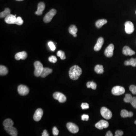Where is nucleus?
I'll list each match as a JSON object with an SVG mask.
<instances>
[{
    "instance_id": "obj_17",
    "label": "nucleus",
    "mask_w": 136,
    "mask_h": 136,
    "mask_svg": "<svg viewBox=\"0 0 136 136\" xmlns=\"http://www.w3.org/2000/svg\"><path fill=\"white\" fill-rule=\"evenodd\" d=\"M123 53L126 56H132L135 54V52L128 46H126L124 47L123 50Z\"/></svg>"
},
{
    "instance_id": "obj_41",
    "label": "nucleus",
    "mask_w": 136,
    "mask_h": 136,
    "mask_svg": "<svg viewBox=\"0 0 136 136\" xmlns=\"http://www.w3.org/2000/svg\"><path fill=\"white\" fill-rule=\"evenodd\" d=\"M106 136H113V134L110 131H109L107 132L106 135Z\"/></svg>"
},
{
    "instance_id": "obj_28",
    "label": "nucleus",
    "mask_w": 136,
    "mask_h": 136,
    "mask_svg": "<svg viewBox=\"0 0 136 136\" xmlns=\"http://www.w3.org/2000/svg\"><path fill=\"white\" fill-rule=\"evenodd\" d=\"M86 85L88 88H91L93 90H95L97 89V84L93 81L87 82L86 84Z\"/></svg>"
},
{
    "instance_id": "obj_22",
    "label": "nucleus",
    "mask_w": 136,
    "mask_h": 136,
    "mask_svg": "<svg viewBox=\"0 0 136 136\" xmlns=\"http://www.w3.org/2000/svg\"><path fill=\"white\" fill-rule=\"evenodd\" d=\"M124 63L125 66H131L134 67H136V58H132L129 60L125 61Z\"/></svg>"
},
{
    "instance_id": "obj_12",
    "label": "nucleus",
    "mask_w": 136,
    "mask_h": 136,
    "mask_svg": "<svg viewBox=\"0 0 136 136\" xmlns=\"http://www.w3.org/2000/svg\"><path fill=\"white\" fill-rule=\"evenodd\" d=\"M43 115V111L41 109H37L35 112L33 119L36 121H39L42 118V116Z\"/></svg>"
},
{
    "instance_id": "obj_33",
    "label": "nucleus",
    "mask_w": 136,
    "mask_h": 136,
    "mask_svg": "<svg viewBox=\"0 0 136 136\" xmlns=\"http://www.w3.org/2000/svg\"><path fill=\"white\" fill-rule=\"evenodd\" d=\"M129 90L132 92V93L133 94H136V86L133 85H132L129 87Z\"/></svg>"
},
{
    "instance_id": "obj_44",
    "label": "nucleus",
    "mask_w": 136,
    "mask_h": 136,
    "mask_svg": "<svg viewBox=\"0 0 136 136\" xmlns=\"http://www.w3.org/2000/svg\"><path fill=\"white\" fill-rule=\"evenodd\" d=\"M134 123H135V124H136V121H135V122H134Z\"/></svg>"
},
{
    "instance_id": "obj_39",
    "label": "nucleus",
    "mask_w": 136,
    "mask_h": 136,
    "mask_svg": "<svg viewBox=\"0 0 136 136\" xmlns=\"http://www.w3.org/2000/svg\"><path fill=\"white\" fill-rule=\"evenodd\" d=\"M123 135V132L120 130H118L115 132V136H121Z\"/></svg>"
},
{
    "instance_id": "obj_16",
    "label": "nucleus",
    "mask_w": 136,
    "mask_h": 136,
    "mask_svg": "<svg viewBox=\"0 0 136 136\" xmlns=\"http://www.w3.org/2000/svg\"><path fill=\"white\" fill-rule=\"evenodd\" d=\"M16 18L15 15L9 14L5 18V21L8 24H15Z\"/></svg>"
},
{
    "instance_id": "obj_43",
    "label": "nucleus",
    "mask_w": 136,
    "mask_h": 136,
    "mask_svg": "<svg viewBox=\"0 0 136 136\" xmlns=\"http://www.w3.org/2000/svg\"><path fill=\"white\" fill-rule=\"evenodd\" d=\"M17 1H23V0H16Z\"/></svg>"
},
{
    "instance_id": "obj_25",
    "label": "nucleus",
    "mask_w": 136,
    "mask_h": 136,
    "mask_svg": "<svg viewBox=\"0 0 136 136\" xmlns=\"http://www.w3.org/2000/svg\"><path fill=\"white\" fill-rule=\"evenodd\" d=\"M68 31L69 33L72 35H74L76 34L78 32V29L77 28L75 25H71L68 29Z\"/></svg>"
},
{
    "instance_id": "obj_45",
    "label": "nucleus",
    "mask_w": 136,
    "mask_h": 136,
    "mask_svg": "<svg viewBox=\"0 0 136 136\" xmlns=\"http://www.w3.org/2000/svg\"><path fill=\"white\" fill-rule=\"evenodd\" d=\"M135 13H136V12H135Z\"/></svg>"
},
{
    "instance_id": "obj_13",
    "label": "nucleus",
    "mask_w": 136,
    "mask_h": 136,
    "mask_svg": "<svg viewBox=\"0 0 136 136\" xmlns=\"http://www.w3.org/2000/svg\"><path fill=\"white\" fill-rule=\"evenodd\" d=\"M4 129L10 135L12 136L18 135V131L17 129L13 126L9 127H4Z\"/></svg>"
},
{
    "instance_id": "obj_35",
    "label": "nucleus",
    "mask_w": 136,
    "mask_h": 136,
    "mask_svg": "<svg viewBox=\"0 0 136 136\" xmlns=\"http://www.w3.org/2000/svg\"><path fill=\"white\" fill-rule=\"evenodd\" d=\"M130 103L134 108L136 109V97H133L132 98Z\"/></svg>"
},
{
    "instance_id": "obj_27",
    "label": "nucleus",
    "mask_w": 136,
    "mask_h": 136,
    "mask_svg": "<svg viewBox=\"0 0 136 136\" xmlns=\"http://www.w3.org/2000/svg\"><path fill=\"white\" fill-rule=\"evenodd\" d=\"M8 73V70L5 66H0V75L4 76L7 75Z\"/></svg>"
},
{
    "instance_id": "obj_24",
    "label": "nucleus",
    "mask_w": 136,
    "mask_h": 136,
    "mask_svg": "<svg viewBox=\"0 0 136 136\" xmlns=\"http://www.w3.org/2000/svg\"><path fill=\"white\" fill-rule=\"evenodd\" d=\"M11 11L9 8H6L4 11L3 12H1L0 13V17L1 18H5L8 15L10 14Z\"/></svg>"
},
{
    "instance_id": "obj_10",
    "label": "nucleus",
    "mask_w": 136,
    "mask_h": 136,
    "mask_svg": "<svg viewBox=\"0 0 136 136\" xmlns=\"http://www.w3.org/2000/svg\"><path fill=\"white\" fill-rule=\"evenodd\" d=\"M67 127L71 133H76L79 131V129L78 126L72 123H68L67 124Z\"/></svg>"
},
{
    "instance_id": "obj_20",
    "label": "nucleus",
    "mask_w": 136,
    "mask_h": 136,
    "mask_svg": "<svg viewBox=\"0 0 136 136\" xmlns=\"http://www.w3.org/2000/svg\"><path fill=\"white\" fill-rule=\"evenodd\" d=\"M53 70L52 69L49 68H44L41 73V76L42 78H45L48 75L52 72Z\"/></svg>"
},
{
    "instance_id": "obj_30",
    "label": "nucleus",
    "mask_w": 136,
    "mask_h": 136,
    "mask_svg": "<svg viewBox=\"0 0 136 136\" xmlns=\"http://www.w3.org/2000/svg\"><path fill=\"white\" fill-rule=\"evenodd\" d=\"M57 55L58 57H60L62 60H64L66 59V57L65 55V53L62 50H59L58 51L57 53Z\"/></svg>"
},
{
    "instance_id": "obj_29",
    "label": "nucleus",
    "mask_w": 136,
    "mask_h": 136,
    "mask_svg": "<svg viewBox=\"0 0 136 136\" xmlns=\"http://www.w3.org/2000/svg\"><path fill=\"white\" fill-rule=\"evenodd\" d=\"M132 97L130 94H127L125 95V97L124 99V101L126 103H130L132 99Z\"/></svg>"
},
{
    "instance_id": "obj_26",
    "label": "nucleus",
    "mask_w": 136,
    "mask_h": 136,
    "mask_svg": "<svg viewBox=\"0 0 136 136\" xmlns=\"http://www.w3.org/2000/svg\"><path fill=\"white\" fill-rule=\"evenodd\" d=\"M14 122L10 119H6L3 123V125L4 127H11L13 126Z\"/></svg>"
},
{
    "instance_id": "obj_15",
    "label": "nucleus",
    "mask_w": 136,
    "mask_h": 136,
    "mask_svg": "<svg viewBox=\"0 0 136 136\" xmlns=\"http://www.w3.org/2000/svg\"><path fill=\"white\" fill-rule=\"evenodd\" d=\"M45 8V4L43 2H40L37 5V10L36 11V14L38 16H40L42 14L43 11L44 10Z\"/></svg>"
},
{
    "instance_id": "obj_4",
    "label": "nucleus",
    "mask_w": 136,
    "mask_h": 136,
    "mask_svg": "<svg viewBox=\"0 0 136 136\" xmlns=\"http://www.w3.org/2000/svg\"><path fill=\"white\" fill-rule=\"evenodd\" d=\"M101 114L102 116L106 119H110L112 116L111 111L106 107H102L101 109Z\"/></svg>"
},
{
    "instance_id": "obj_19",
    "label": "nucleus",
    "mask_w": 136,
    "mask_h": 136,
    "mask_svg": "<svg viewBox=\"0 0 136 136\" xmlns=\"http://www.w3.org/2000/svg\"><path fill=\"white\" fill-rule=\"evenodd\" d=\"M133 115V113L131 111H128L126 110H123L121 112V116L122 118L131 117Z\"/></svg>"
},
{
    "instance_id": "obj_18",
    "label": "nucleus",
    "mask_w": 136,
    "mask_h": 136,
    "mask_svg": "<svg viewBox=\"0 0 136 136\" xmlns=\"http://www.w3.org/2000/svg\"><path fill=\"white\" fill-rule=\"evenodd\" d=\"M27 57V54L26 52H20L17 53L15 56V58L16 60H20V59L24 60Z\"/></svg>"
},
{
    "instance_id": "obj_38",
    "label": "nucleus",
    "mask_w": 136,
    "mask_h": 136,
    "mask_svg": "<svg viewBox=\"0 0 136 136\" xmlns=\"http://www.w3.org/2000/svg\"><path fill=\"white\" fill-rule=\"evenodd\" d=\"M81 119L83 121H87L89 119V116L87 115L84 114L81 116Z\"/></svg>"
},
{
    "instance_id": "obj_37",
    "label": "nucleus",
    "mask_w": 136,
    "mask_h": 136,
    "mask_svg": "<svg viewBox=\"0 0 136 136\" xmlns=\"http://www.w3.org/2000/svg\"><path fill=\"white\" fill-rule=\"evenodd\" d=\"M81 107L82 109H87L89 108V105L87 103H83L81 104Z\"/></svg>"
},
{
    "instance_id": "obj_3",
    "label": "nucleus",
    "mask_w": 136,
    "mask_h": 136,
    "mask_svg": "<svg viewBox=\"0 0 136 136\" xmlns=\"http://www.w3.org/2000/svg\"><path fill=\"white\" fill-rule=\"evenodd\" d=\"M57 14V11L56 10H51L47 13L44 18V21L46 23L51 22L54 16Z\"/></svg>"
},
{
    "instance_id": "obj_2",
    "label": "nucleus",
    "mask_w": 136,
    "mask_h": 136,
    "mask_svg": "<svg viewBox=\"0 0 136 136\" xmlns=\"http://www.w3.org/2000/svg\"><path fill=\"white\" fill-rule=\"evenodd\" d=\"M34 66L35 68L34 75L36 77L41 76L44 68L42 63L39 61H37L34 63Z\"/></svg>"
},
{
    "instance_id": "obj_8",
    "label": "nucleus",
    "mask_w": 136,
    "mask_h": 136,
    "mask_svg": "<svg viewBox=\"0 0 136 136\" xmlns=\"http://www.w3.org/2000/svg\"><path fill=\"white\" fill-rule=\"evenodd\" d=\"M18 91L20 95L25 96L29 93V90L27 86L23 85H21L18 87Z\"/></svg>"
},
{
    "instance_id": "obj_11",
    "label": "nucleus",
    "mask_w": 136,
    "mask_h": 136,
    "mask_svg": "<svg viewBox=\"0 0 136 136\" xmlns=\"http://www.w3.org/2000/svg\"><path fill=\"white\" fill-rule=\"evenodd\" d=\"M109 124L106 121L100 120L95 124V127L100 130H102L103 129L107 128L109 127Z\"/></svg>"
},
{
    "instance_id": "obj_23",
    "label": "nucleus",
    "mask_w": 136,
    "mask_h": 136,
    "mask_svg": "<svg viewBox=\"0 0 136 136\" xmlns=\"http://www.w3.org/2000/svg\"><path fill=\"white\" fill-rule=\"evenodd\" d=\"M94 71L98 74H102L104 73V68L102 65H97L95 67Z\"/></svg>"
},
{
    "instance_id": "obj_14",
    "label": "nucleus",
    "mask_w": 136,
    "mask_h": 136,
    "mask_svg": "<svg viewBox=\"0 0 136 136\" xmlns=\"http://www.w3.org/2000/svg\"><path fill=\"white\" fill-rule=\"evenodd\" d=\"M104 42V38L102 37H100L98 39L97 44L95 45L94 47V51L96 52L100 51L101 49L102 45Z\"/></svg>"
},
{
    "instance_id": "obj_9",
    "label": "nucleus",
    "mask_w": 136,
    "mask_h": 136,
    "mask_svg": "<svg viewBox=\"0 0 136 136\" xmlns=\"http://www.w3.org/2000/svg\"><path fill=\"white\" fill-rule=\"evenodd\" d=\"M114 45L113 44H110L105 50V56L107 57H111L114 54Z\"/></svg>"
},
{
    "instance_id": "obj_5",
    "label": "nucleus",
    "mask_w": 136,
    "mask_h": 136,
    "mask_svg": "<svg viewBox=\"0 0 136 136\" xmlns=\"http://www.w3.org/2000/svg\"><path fill=\"white\" fill-rule=\"evenodd\" d=\"M124 88L120 86H116L114 87L111 90L112 94L115 96L122 95L125 93Z\"/></svg>"
},
{
    "instance_id": "obj_1",
    "label": "nucleus",
    "mask_w": 136,
    "mask_h": 136,
    "mask_svg": "<svg viewBox=\"0 0 136 136\" xmlns=\"http://www.w3.org/2000/svg\"><path fill=\"white\" fill-rule=\"evenodd\" d=\"M82 69L77 65H75L71 67L69 71L70 78L73 80L78 79L82 74Z\"/></svg>"
},
{
    "instance_id": "obj_42",
    "label": "nucleus",
    "mask_w": 136,
    "mask_h": 136,
    "mask_svg": "<svg viewBox=\"0 0 136 136\" xmlns=\"http://www.w3.org/2000/svg\"><path fill=\"white\" fill-rule=\"evenodd\" d=\"M73 36H74V37H76L77 36V34H75V35H73Z\"/></svg>"
},
{
    "instance_id": "obj_40",
    "label": "nucleus",
    "mask_w": 136,
    "mask_h": 136,
    "mask_svg": "<svg viewBox=\"0 0 136 136\" xmlns=\"http://www.w3.org/2000/svg\"><path fill=\"white\" fill-rule=\"evenodd\" d=\"M49 133H48V132H47V130H44V132H43L42 133V136H49Z\"/></svg>"
},
{
    "instance_id": "obj_31",
    "label": "nucleus",
    "mask_w": 136,
    "mask_h": 136,
    "mask_svg": "<svg viewBox=\"0 0 136 136\" xmlns=\"http://www.w3.org/2000/svg\"><path fill=\"white\" fill-rule=\"evenodd\" d=\"M23 23V20L22 19L21 17H18L16 18V22L15 24H17L18 26H21Z\"/></svg>"
},
{
    "instance_id": "obj_36",
    "label": "nucleus",
    "mask_w": 136,
    "mask_h": 136,
    "mask_svg": "<svg viewBox=\"0 0 136 136\" xmlns=\"http://www.w3.org/2000/svg\"><path fill=\"white\" fill-rule=\"evenodd\" d=\"M59 133V131L57 127H54L53 129V134L54 136H57Z\"/></svg>"
},
{
    "instance_id": "obj_7",
    "label": "nucleus",
    "mask_w": 136,
    "mask_h": 136,
    "mask_svg": "<svg viewBox=\"0 0 136 136\" xmlns=\"http://www.w3.org/2000/svg\"><path fill=\"white\" fill-rule=\"evenodd\" d=\"M53 97L54 99L58 100L61 103H63L66 101V97L65 95L59 92L54 93L53 94Z\"/></svg>"
},
{
    "instance_id": "obj_32",
    "label": "nucleus",
    "mask_w": 136,
    "mask_h": 136,
    "mask_svg": "<svg viewBox=\"0 0 136 136\" xmlns=\"http://www.w3.org/2000/svg\"><path fill=\"white\" fill-rule=\"evenodd\" d=\"M49 60L50 62L55 63L57 61V59L55 56H51L49 58Z\"/></svg>"
},
{
    "instance_id": "obj_6",
    "label": "nucleus",
    "mask_w": 136,
    "mask_h": 136,
    "mask_svg": "<svg viewBox=\"0 0 136 136\" xmlns=\"http://www.w3.org/2000/svg\"><path fill=\"white\" fill-rule=\"evenodd\" d=\"M125 30L128 34H132L134 31V27L133 23L131 21H128L125 23Z\"/></svg>"
},
{
    "instance_id": "obj_21",
    "label": "nucleus",
    "mask_w": 136,
    "mask_h": 136,
    "mask_svg": "<svg viewBox=\"0 0 136 136\" xmlns=\"http://www.w3.org/2000/svg\"><path fill=\"white\" fill-rule=\"evenodd\" d=\"M107 21L106 19H102L98 20L95 23V26L98 28H100L103 26V25L107 23Z\"/></svg>"
},
{
    "instance_id": "obj_34",
    "label": "nucleus",
    "mask_w": 136,
    "mask_h": 136,
    "mask_svg": "<svg viewBox=\"0 0 136 136\" xmlns=\"http://www.w3.org/2000/svg\"><path fill=\"white\" fill-rule=\"evenodd\" d=\"M48 44L52 51H54L56 49V47L53 42L50 41L48 43Z\"/></svg>"
}]
</instances>
